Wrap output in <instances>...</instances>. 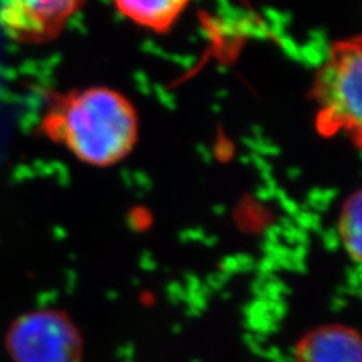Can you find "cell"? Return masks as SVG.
<instances>
[{
	"mask_svg": "<svg viewBox=\"0 0 362 362\" xmlns=\"http://www.w3.org/2000/svg\"><path fill=\"white\" fill-rule=\"evenodd\" d=\"M40 132L78 162L109 168L122 162L139 136V118L132 101L107 86L68 90L50 100Z\"/></svg>",
	"mask_w": 362,
	"mask_h": 362,
	"instance_id": "1",
	"label": "cell"
},
{
	"mask_svg": "<svg viewBox=\"0 0 362 362\" xmlns=\"http://www.w3.org/2000/svg\"><path fill=\"white\" fill-rule=\"evenodd\" d=\"M315 129L325 138L344 136L362 150V37L335 41L315 71Z\"/></svg>",
	"mask_w": 362,
	"mask_h": 362,
	"instance_id": "2",
	"label": "cell"
},
{
	"mask_svg": "<svg viewBox=\"0 0 362 362\" xmlns=\"http://www.w3.org/2000/svg\"><path fill=\"white\" fill-rule=\"evenodd\" d=\"M5 346L13 362H82L83 338L71 317L54 308L23 313L11 323Z\"/></svg>",
	"mask_w": 362,
	"mask_h": 362,
	"instance_id": "3",
	"label": "cell"
},
{
	"mask_svg": "<svg viewBox=\"0 0 362 362\" xmlns=\"http://www.w3.org/2000/svg\"><path fill=\"white\" fill-rule=\"evenodd\" d=\"M82 2L74 0H13L0 4V29L18 44H45L61 37Z\"/></svg>",
	"mask_w": 362,
	"mask_h": 362,
	"instance_id": "4",
	"label": "cell"
},
{
	"mask_svg": "<svg viewBox=\"0 0 362 362\" xmlns=\"http://www.w3.org/2000/svg\"><path fill=\"white\" fill-rule=\"evenodd\" d=\"M294 362H362V335L344 325L319 326L299 339Z\"/></svg>",
	"mask_w": 362,
	"mask_h": 362,
	"instance_id": "5",
	"label": "cell"
},
{
	"mask_svg": "<svg viewBox=\"0 0 362 362\" xmlns=\"http://www.w3.org/2000/svg\"><path fill=\"white\" fill-rule=\"evenodd\" d=\"M189 6L183 0H122L118 13L134 25L163 33L171 29Z\"/></svg>",
	"mask_w": 362,
	"mask_h": 362,
	"instance_id": "6",
	"label": "cell"
},
{
	"mask_svg": "<svg viewBox=\"0 0 362 362\" xmlns=\"http://www.w3.org/2000/svg\"><path fill=\"white\" fill-rule=\"evenodd\" d=\"M338 234L349 257L362 264V189L343 202L338 214Z\"/></svg>",
	"mask_w": 362,
	"mask_h": 362,
	"instance_id": "7",
	"label": "cell"
}]
</instances>
